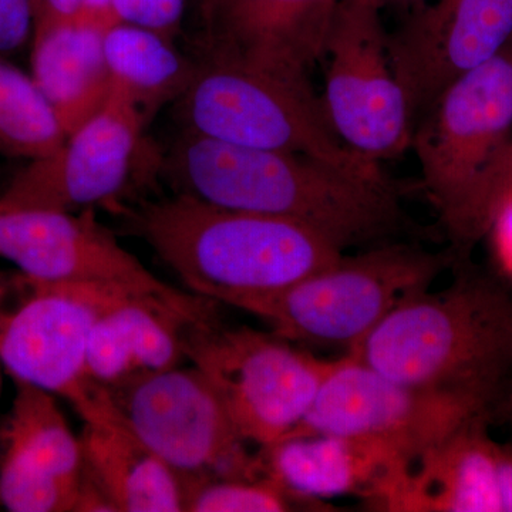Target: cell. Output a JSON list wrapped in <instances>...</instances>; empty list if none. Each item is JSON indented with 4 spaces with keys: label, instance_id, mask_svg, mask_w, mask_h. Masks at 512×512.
Returning a JSON list of instances; mask_svg holds the SVG:
<instances>
[{
    "label": "cell",
    "instance_id": "cell-14",
    "mask_svg": "<svg viewBox=\"0 0 512 512\" xmlns=\"http://www.w3.org/2000/svg\"><path fill=\"white\" fill-rule=\"evenodd\" d=\"M511 39L512 0H433L404 15L387 33V52L414 126L451 83Z\"/></svg>",
    "mask_w": 512,
    "mask_h": 512
},
{
    "label": "cell",
    "instance_id": "cell-33",
    "mask_svg": "<svg viewBox=\"0 0 512 512\" xmlns=\"http://www.w3.org/2000/svg\"><path fill=\"white\" fill-rule=\"evenodd\" d=\"M430 0H380V8L383 9H394L400 10L404 15L407 13L413 12L420 6L426 5Z\"/></svg>",
    "mask_w": 512,
    "mask_h": 512
},
{
    "label": "cell",
    "instance_id": "cell-11",
    "mask_svg": "<svg viewBox=\"0 0 512 512\" xmlns=\"http://www.w3.org/2000/svg\"><path fill=\"white\" fill-rule=\"evenodd\" d=\"M512 141V42L444 90L414 126L421 187L446 217Z\"/></svg>",
    "mask_w": 512,
    "mask_h": 512
},
{
    "label": "cell",
    "instance_id": "cell-34",
    "mask_svg": "<svg viewBox=\"0 0 512 512\" xmlns=\"http://www.w3.org/2000/svg\"><path fill=\"white\" fill-rule=\"evenodd\" d=\"M494 417H503L505 420L512 421V376L507 390H505L503 400H501L497 410H495Z\"/></svg>",
    "mask_w": 512,
    "mask_h": 512
},
{
    "label": "cell",
    "instance_id": "cell-24",
    "mask_svg": "<svg viewBox=\"0 0 512 512\" xmlns=\"http://www.w3.org/2000/svg\"><path fill=\"white\" fill-rule=\"evenodd\" d=\"M511 195L512 141L488 164L456 207L440 220L456 261L470 259L478 242L487 237L495 214Z\"/></svg>",
    "mask_w": 512,
    "mask_h": 512
},
{
    "label": "cell",
    "instance_id": "cell-22",
    "mask_svg": "<svg viewBox=\"0 0 512 512\" xmlns=\"http://www.w3.org/2000/svg\"><path fill=\"white\" fill-rule=\"evenodd\" d=\"M2 453L64 483L82 484L83 454L55 394L16 382L12 409L0 431Z\"/></svg>",
    "mask_w": 512,
    "mask_h": 512
},
{
    "label": "cell",
    "instance_id": "cell-1",
    "mask_svg": "<svg viewBox=\"0 0 512 512\" xmlns=\"http://www.w3.org/2000/svg\"><path fill=\"white\" fill-rule=\"evenodd\" d=\"M161 174L175 194L227 210L301 222L343 252L423 237L389 178H370L302 154L222 143L181 130Z\"/></svg>",
    "mask_w": 512,
    "mask_h": 512
},
{
    "label": "cell",
    "instance_id": "cell-23",
    "mask_svg": "<svg viewBox=\"0 0 512 512\" xmlns=\"http://www.w3.org/2000/svg\"><path fill=\"white\" fill-rule=\"evenodd\" d=\"M66 138L32 74L0 56V156L39 160L56 153Z\"/></svg>",
    "mask_w": 512,
    "mask_h": 512
},
{
    "label": "cell",
    "instance_id": "cell-28",
    "mask_svg": "<svg viewBox=\"0 0 512 512\" xmlns=\"http://www.w3.org/2000/svg\"><path fill=\"white\" fill-rule=\"evenodd\" d=\"M35 25L33 0H0V56L15 55L32 42Z\"/></svg>",
    "mask_w": 512,
    "mask_h": 512
},
{
    "label": "cell",
    "instance_id": "cell-31",
    "mask_svg": "<svg viewBox=\"0 0 512 512\" xmlns=\"http://www.w3.org/2000/svg\"><path fill=\"white\" fill-rule=\"evenodd\" d=\"M498 478H500L501 510L512 512V444L500 446Z\"/></svg>",
    "mask_w": 512,
    "mask_h": 512
},
{
    "label": "cell",
    "instance_id": "cell-35",
    "mask_svg": "<svg viewBox=\"0 0 512 512\" xmlns=\"http://www.w3.org/2000/svg\"><path fill=\"white\" fill-rule=\"evenodd\" d=\"M13 284H15V276L0 272V306L8 299L10 292H12Z\"/></svg>",
    "mask_w": 512,
    "mask_h": 512
},
{
    "label": "cell",
    "instance_id": "cell-6",
    "mask_svg": "<svg viewBox=\"0 0 512 512\" xmlns=\"http://www.w3.org/2000/svg\"><path fill=\"white\" fill-rule=\"evenodd\" d=\"M130 296L141 295L16 275L0 306V363L15 382L33 384L72 404L84 423L124 429L109 393L90 379L87 348L96 320Z\"/></svg>",
    "mask_w": 512,
    "mask_h": 512
},
{
    "label": "cell",
    "instance_id": "cell-5",
    "mask_svg": "<svg viewBox=\"0 0 512 512\" xmlns=\"http://www.w3.org/2000/svg\"><path fill=\"white\" fill-rule=\"evenodd\" d=\"M181 130L234 146L302 154L370 178L379 163L349 150L333 133L313 90L215 60L197 62L175 100Z\"/></svg>",
    "mask_w": 512,
    "mask_h": 512
},
{
    "label": "cell",
    "instance_id": "cell-2",
    "mask_svg": "<svg viewBox=\"0 0 512 512\" xmlns=\"http://www.w3.org/2000/svg\"><path fill=\"white\" fill-rule=\"evenodd\" d=\"M454 281L400 303L346 355L494 417L512 376V285L457 261Z\"/></svg>",
    "mask_w": 512,
    "mask_h": 512
},
{
    "label": "cell",
    "instance_id": "cell-27",
    "mask_svg": "<svg viewBox=\"0 0 512 512\" xmlns=\"http://www.w3.org/2000/svg\"><path fill=\"white\" fill-rule=\"evenodd\" d=\"M116 23L137 26L174 40L183 23L187 0H109Z\"/></svg>",
    "mask_w": 512,
    "mask_h": 512
},
{
    "label": "cell",
    "instance_id": "cell-3",
    "mask_svg": "<svg viewBox=\"0 0 512 512\" xmlns=\"http://www.w3.org/2000/svg\"><path fill=\"white\" fill-rule=\"evenodd\" d=\"M138 231L194 295L235 306L335 264L342 249L301 222L174 194L147 204Z\"/></svg>",
    "mask_w": 512,
    "mask_h": 512
},
{
    "label": "cell",
    "instance_id": "cell-38",
    "mask_svg": "<svg viewBox=\"0 0 512 512\" xmlns=\"http://www.w3.org/2000/svg\"><path fill=\"white\" fill-rule=\"evenodd\" d=\"M0 389H2V376H0Z\"/></svg>",
    "mask_w": 512,
    "mask_h": 512
},
{
    "label": "cell",
    "instance_id": "cell-18",
    "mask_svg": "<svg viewBox=\"0 0 512 512\" xmlns=\"http://www.w3.org/2000/svg\"><path fill=\"white\" fill-rule=\"evenodd\" d=\"M202 322V320H201ZM197 323L158 299L130 296L94 323L87 372L104 392L180 366L185 326Z\"/></svg>",
    "mask_w": 512,
    "mask_h": 512
},
{
    "label": "cell",
    "instance_id": "cell-7",
    "mask_svg": "<svg viewBox=\"0 0 512 512\" xmlns=\"http://www.w3.org/2000/svg\"><path fill=\"white\" fill-rule=\"evenodd\" d=\"M183 348L214 387L238 433L258 447L292 433L332 365L274 332L222 325L215 316L185 326Z\"/></svg>",
    "mask_w": 512,
    "mask_h": 512
},
{
    "label": "cell",
    "instance_id": "cell-10",
    "mask_svg": "<svg viewBox=\"0 0 512 512\" xmlns=\"http://www.w3.org/2000/svg\"><path fill=\"white\" fill-rule=\"evenodd\" d=\"M0 258L33 281L113 286L174 306L194 322L215 315L214 301L177 291L124 249L93 210H2Z\"/></svg>",
    "mask_w": 512,
    "mask_h": 512
},
{
    "label": "cell",
    "instance_id": "cell-12",
    "mask_svg": "<svg viewBox=\"0 0 512 512\" xmlns=\"http://www.w3.org/2000/svg\"><path fill=\"white\" fill-rule=\"evenodd\" d=\"M476 416L491 419L471 404L404 386L345 355L332 360L311 407L286 437L323 434L392 441L417 460Z\"/></svg>",
    "mask_w": 512,
    "mask_h": 512
},
{
    "label": "cell",
    "instance_id": "cell-20",
    "mask_svg": "<svg viewBox=\"0 0 512 512\" xmlns=\"http://www.w3.org/2000/svg\"><path fill=\"white\" fill-rule=\"evenodd\" d=\"M103 32L76 22L33 33L32 77L67 136L99 113L109 99Z\"/></svg>",
    "mask_w": 512,
    "mask_h": 512
},
{
    "label": "cell",
    "instance_id": "cell-37",
    "mask_svg": "<svg viewBox=\"0 0 512 512\" xmlns=\"http://www.w3.org/2000/svg\"><path fill=\"white\" fill-rule=\"evenodd\" d=\"M36 9V20L39 18L40 8H42V0H33Z\"/></svg>",
    "mask_w": 512,
    "mask_h": 512
},
{
    "label": "cell",
    "instance_id": "cell-21",
    "mask_svg": "<svg viewBox=\"0 0 512 512\" xmlns=\"http://www.w3.org/2000/svg\"><path fill=\"white\" fill-rule=\"evenodd\" d=\"M103 52L110 90L136 104L148 120L185 92L197 69V62L181 55L174 40L126 23L104 30Z\"/></svg>",
    "mask_w": 512,
    "mask_h": 512
},
{
    "label": "cell",
    "instance_id": "cell-8",
    "mask_svg": "<svg viewBox=\"0 0 512 512\" xmlns=\"http://www.w3.org/2000/svg\"><path fill=\"white\" fill-rule=\"evenodd\" d=\"M107 393L124 429L181 477L264 478L258 453L197 367H171Z\"/></svg>",
    "mask_w": 512,
    "mask_h": 512
},
{
    "label": "cell",
    "instance_id": "cell-4",
    "mask_svg": "<svg viewBox=\"0 0 512 512\" xmlns=\"http://www.w3.org/2000/svg\"><path fill=\"white\" fill-rule=\"evenodd\" d=\"M456 255L409 241L340 256L335 264L288 288L242 299L234 308L271 326L292 343L355 348L400 303L429 291Z\"/></svg>",
    "mask_w": 512,
    "mask_h": 512
},
{
    "label": "cell",
    "instance_id": "cell-30",
    "mask_svg": "<svg viewBox=\"0 0 512 512\" xmlns=\"http://www.w3.org/2000/svg\"><path fill=\"white\" fill-rule=\"evenodd\" d=\"M83 8L84 0H42L35 32L79 22Z\"/></svg>",
    "mask_w": 512,
    "mask_h": 512
},
{
    "label": "cell",
    "instance_id": "cell-39",
    "mask_svg": "<svg viewBox=\"0 0 512 512\" xmlns=\"http://www.w3.org/2000/svg\"><path fill=\"white\" fill-rule=\"evenodd\" d=\"M511 42H512V39H511Z\"/></svg>",
    "mask_w": 512,
    "mask_h": 512
},
{
    "label": "cell",
    "instance_id": "cell-13",
    "mask_svg": "<svg viewBox=\"0 0 512 512\" xmlns=\"http://www.w3.org/2000/svg\"><path fill=\"white\" fill-rule=\"evenodd\" d=\"M147 117L110 90L99 113L67 136L56 153L29 161L0 194L2 210L82 212L126 188Z\"/></svg>",
    "mask_w": 512,
    "mask_h": 512
},
{
    "label": "cell",
    "instance_id": "cell-29",
    "mask_svg": "<svg viewBox=\"0 0 512 512\" xmlns=\"http://www.w3.org/2000/svg\"><path fill=\"white\" fill-rule=\"evenodd\" d=\"M485 238H490L498 275L512 285V195L495 214Z\"/></svg>",
    "mask_w": 512,
    "mask_h": 512
},
{
    "label": "cell",
    "instance_id": "cell-32",
    "mask_svg": "<svg viewBox=\"0 0 512 512\" xmlns=\"http://www.w3.org/2000/svg\"><path fill=\"white\" fill-rule=\"evenodd\" d=\"M79 23L106 30L116 25L110 13L109 0H84V8Z\"/></svg>",
    "mask_w": 512,
    "mask_h": 512
},
{
    "label": "cell",
    "instance_id": "cell-9",
    "mask_svg": "<svg viewBox=\"0 0 512 512\" xmlns=\"http://www.w3.org/2000/svg\"><path fill=\"white\" fill-rule=\"evenodd\" d=\"M382 9L342 0L326 42L323 113L353 153L379 163L403 156L414 124L390 63Z\"/></svg>",
    "mask_w": 512,
    "mask_h": 512
},
{
    "label": "cell",
    "instance_id": "cell-17",
    "mask_svg": "<svg viewBox=\"0 0 512 512\" xmlns=\"http://www.w3.org/2000/svg\"><path fill=\"white\" fill-rule=\"evenodd\" d=\"M476 416L417 458L383 511L503 512L500 446Z\"/></svg>",
    "mask_w": 512,
    "mask_h": 512
},
{
    "label": "cell",
    "instance_id": "cell-16",
    "mask_svg": "<svg viewBox=\"0 0 512 512\" xmlns=\"http://www.w3.org/2000/svg\"><path fill=\"white\" fill-rule=\"evenodd\" d=\"M262 476L306 508L322 510L329 498L356 495L382 510L416 463L399 444L345 436H291L259 447Z\"/></svg>",
    "mask_w": 512,
    "mask_h": 512
},
{
    "label": "cell",
    "instance_id": "cell-25",
    "mask_svg": "<svg viewBox=\"0 0 512 512\" xmlns=\"http://www.w3.org/2000/svg\"><path fill=\"white\" fill-rule=\"evenodd\" d=\"M298 507L305 505L266 477L258 480L184 478V511L282 512L298 510Z\"/></svg>",
    "mask_w": 512,
    "mask_h": 512
},
{
    "label": "cell",
    "instance_id": "cell-15",
    "mask_svg": "<svg viewBox=\"0 0 512 512\" xmlns=\"http://www.w3.org/2000/svg\"><path fill=\"white\" fill-rule=\"evenodd\" d=\"M342 0H197L202 59L313 90L311 72Z\"/></svg>",
    "mask_w": 512,
    "mask_h": 512
},
{
    "label": "cell",
    "instance_id": "cell-19",
    "mask_svg": "<svg viewBox=\"0 0 512 512\" xmlns=\"http://www.w3.org/2000/svg\"><path fill=\"white\" fill-rule=\"evenodd\" d=\"M83 478L114 512L184 511V478L124 429L86 424Z\"/></svg>",
    "mask_w": 512,
    "mask_h": 512
},
{
    "label": "cell",
    "instance_id": "cell-26",
    "mask_svg": "<svg viewBox=\"0 0 512 512\" xmlns=\"http://www.w3.org/2000/svg\"><path fill=\"white\" fill-rule=\"evenodd\" d=\"M82 484L64 483L0 453V505L12 512L83 511Z\"/></svg>",
    "mask_w": 512,
    "mask_h": 512
},
{
    "label": "cell",
    "instance_id": "cell-36",
    "mask_svg": "<svg viewBox=\"0 0 512 512\" xmlns=\"http://www.w3.org/2000/svg\"><path fill=\"white\" fill-rule=\"evenodd\" d=\"M352 2L369 3V5H375L377 8H380V0H352Z\"/></svg>",
    "mask_w": 512,
    "mask_h": 512
}]
</instances>
